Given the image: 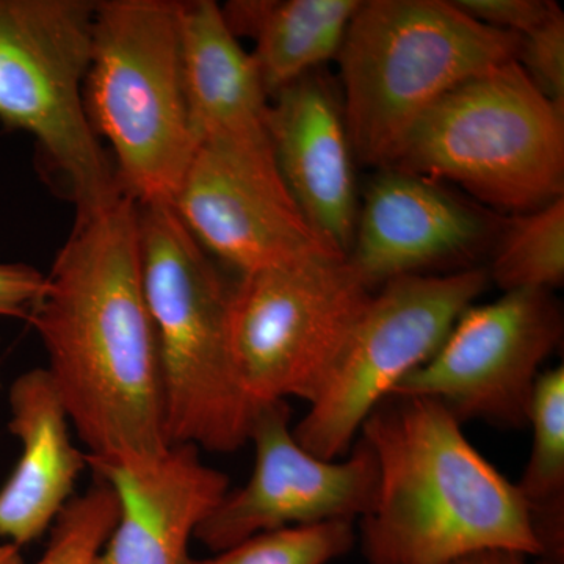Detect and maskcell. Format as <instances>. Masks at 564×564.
I'll return each instance as SVG.
<instances>
[{
    "mask_svg": "<svg viewBox=\"0 0 564 564\" xmlns=\"http://www.w3.org/2000/svg\"><path fill=\"white\" fill-rule=\"evenodd\" d=\"M563 326L552 292H507L497 302L473 304L433 358L391 395L440 400L459 423L480 419L525 429L541 367L562 343Z\"/></svg>",
    "mask_w": 564,
    "mask_h": 564,
    "instance_id": "30bf717a",
    "label": "cell"
},
{
    "mask_svg": "<svg viewBox=\"0 0 564 564\" xmlns=\"http://www.w3.org/2000/svg\"><path fill=\"white\" fill-rule=\"evenodd\" d=\"M440 400L389 395L361 426L378 463L372 508L359 519L367 564H447L508 549L540 555L529 507Z\"/></svg>",
    "mask_w": 564,
    "mask_h": 564,
    "instance_id": "7a4b0ae2",
    "label": "cell"
},
{
    "mask_svg": "<svg viewBox=\"0 0 564 564\" xmlns=\"http://www.w3.org/2000/svg\"><path fill=\"white\" fill-rule=\"evenodd\" d=\"M87 466L113 489L118 519L96 564H185L196 530L229 491V478L199 459V448L173 444L148 458Z\"/></svg>",
    "mask_w": 564,
    "mask_h": 564,
    "instance_id": "5bb4252c",
    "label": "cell"
},
{
    "mask_svg": "<svg viewBox=\"0 0 564 564\" xmlns=\"http://www.w3.org/2000/svg\"><path fill=\"white\" fill-rule=\"evenodd\" d=\"M489 280L507 292H554L564 281V196L499 228Z\"/></svg>",
    "mask_w": 564,
    "mask_h": 564,
    "instance_id": "ffe728a7",
    "label": "cell"
},
{
    "mask_svg": "<svg viewBox=\"0 0 564 564\" xmlns=\"http://www.w3.org/2000/svg\"><path fill=\"white\" fill-rule=\"evenodd\" d=\"M267 126L293 199L315 232L347 258L359 203L339 93L314 70L270 99Z\"/></svg>",
    "mask_w": 564,
    "mask_h": 564,
    "instance_id": "9a60e30c",
    "label": "cell"
},
{
    "mask_svg": "<svg viewBox=\"0 0 564 564\" xmlns=\"http://www.w3.org/2000/svg\"><path fill=\"white\" fill-rule=\"evenodd\" d=\"M46 289V276L24 263H0V317L29 321Z\"/></svg>",
    "mask_w": 564,
    "mask_h": 564,
    "instance_id": "d4e9b609",
    "label": "cell"
},
{
    "mask_svg": "<svg viewBox=\"0 0 564 564\" xmlns=\"http://www.w3.org/2000/svg\"><path fill=\"white\" fill-rule=\"evenodd\" d=\"M96 2L0 0V121L32 133L76 218L124 195L84 104Z\"/></svg>",
    "mask_w": 564,
    "mask_h": 564,
    "instance_id": "52a82bcc",
    "label": "cell"
},
{
    "mask_svg": "<svg viewBox=\"0 0 564 564\" xmlns=\"http://www.w3.org/2000/svg\"><path fill=\"white\" fill-rule=\"evenodd\" d=\"M388 169L455 182L494 209H540L564 193V113L508 62L434 104Z\"/></svg>",
    "mask_w": 564,
    "mask_h": 564,
    "instance_id": "8992f818",
    "label": "cell"
},
{
    "mask_svg": "<svg viewBox=\"0 0 564 564\" xmlns=\"http://www.w3.org/2000/svg\"><path fill=\"white\" fill-rule=\"evenodd\" d=\"M172 206L204 250L240 274L340 254L293 199L270 135L196 144Z\"/></svg>",
    "mask_w": 564,
    "mask_h": 564,
    "instance_id": "8fae6325",
    "label": "cell"
},
{
    "mask_svg": "<svg viewBox=\"0 0 564 564\" xmlns=\"http://www.w3.org/2000/svg\"><path fill=\"white\" fill-rule=\"evenodd\" d=\"M29 323L70 425L101 462L170 447L161 351L144 296L139 204L76 218Z\"/></svg>",
    "mask_w": 564,
    "mask_h": 564,
    "instance_id": "6da1fadb",
    "label": "cell"
},
{
    "mask_svg": "<svg viewBox=\"0 0 564 564\" xmlns=\"http://www.w3.org/2000/svg\"><path fill=\"white\" fill-rule=\"evenodd\" d=\"M372 295L340 254L240 274L229 302V350L251 402L313 403Z\"/></svg>",
    "mask_w": 564,
    "mask_h": 564,
    "instance_id": "ba28073f",
    "label": "cell"
},
{
    "mask_svg": "<svg viewBox=\"0 0 564 564\" xmlns=\"http://www.w3.org/2000/svg\"><path fill=\"white\" fill-rule=\"evenodd\" d=\"M0 564H24L21 547L11 543L0 544Z\"/></svg>",
    "mask_w": 564,
    "mask_h": 564,
    "instance_id": "4316f807",
    "label": "cell"
},
{
    "mask_svg": "<svg viewBox=\"0 0 564 564\" xmlns=\"http://www.w3.org/2000/svg\"><path fill=\"white\" fill-rule=\"evenodd\" d=\"M356 543L355 522L284 527L248 538L206 560L185 564H328Z\"/></svg>",
    "mask_w": 564,
    "mask_h": 564,
    "instance_id": "44dd1931",
    "label": "cell"
},
{
    "mask_svg": "<svg viewBox=\"0 0 564 564\" xmlns=\"http://www.w3.org/2000/svg\"><path fill=\"white\" fill-rule=\"evenodd\" d=\"M144 296L161 351L170 444L231 454L250 443L258 404L229 350L232 284L172 203L139 204Z\"/></svg>",
    "mask_w": 564,
    "mask_h": 564,
    "instance_id": "277c9868",
    "label": "cell"
},
{
    "mask_svg": "<svg viewBox=\"0 0 564 564\" xmlns=\"http://www.w3.org/2000/svg\"><path fill=\"white\" fill-rule=\"evenodd\" d=\"M488 282L486 270L464 269L397 278L377 289L293 430L296 443L333 462L347 454L375 408L433 358Z\"/></svg>",
    "mask_w": 564,
    "mask_h": 564,
    "instance_id": "9c48e42d",
    "label": "cell"
},
{
    "mask_svg": "<svg viewBox=\"0 0 564 564\" xmlns=\"http://www.w3.org/2000/svg\"><path fill=\"white\" fill-rule=\"evenodd\" d=\"M182 84L196 144L270 135V98L251 54L212 0L180 2Z\"/></svg>",
    "mask_w": 564,
    "mask_h": 564,
    "instance_id": "e0dca14e",
    "label": "cell"
},
{
    "mask_svg": "<svg viewBox=\"0 0 564 564\" xmlns=\"http://www.w3.org/2000/svg\"><path fill=\"white\" fill-rule=\"evenodd\" d=\"M9 400V429L21 441L22 454L0 489V536L22 547L54 524L87 455L70 440L68 413L46 369L20 375Z\"/></svg>",
    "mask_w": 564,
    "mask_h": 564,
    "instance_id": "2e32d148",
    "label": "cell"
},
{
    "mask_svg": "<svg viewBox=\"0 0 564 564\" xmlns=\"http://www.w3.org/2000/svg\"><path fill=\"white\" fill-rule=\"evenodd\" d=\"M250 441L256 451L250 481L228 491L196 530V540L210 551L218 554L284 527L355 522L372 508L378 463L362 437L345 462L318 458L296 443L288 400H276L259 404Z\"/></svg>",
    "mask_w": 564,
    "mask_h": 564,
    "instance_id": "7c38bea8",
    "label": "cell"
},
{
    "mask_svg": "<svg viewBox=\"0 0 564 564\" xmlns=\"http://www.w3.org/2000/svg\"><path fill=\"white\" fill-rule=\"evenodd\" d=\"M516 62L534 87L564 113V14L555 11L540 28L521 36Z\"/></svg>",
    "mask_w": 564,
    "mask_h": 564,
    "instance_id": "603a6c76",
    "label": "cell"
},
{
    "mask_svg": "<svg viewBox=\"0 0 564 564\" xmlns=\"http://www.w3.org/2000/svg\"><path fill=\"white\" fill-rule=\"evenodd\" d=\"M521 36L454 0H366L337 54L352 154L388 169L415 122L464 82L518 58Z\"/></svg>",
    "mask_w": 564,
    "mask_h": 564,
    "instance_id": "3957f363",
    "label": "cell"
},
{
    "mask_svg": "<svg viewBox=\"0 0 564 564\" xmlns=\"http://www.w3.org/2000/svg\"><path fill=\"white\" fill-rule=\"evenodd\" d=\"M362 0H234L221 7L234 35L254 40L263 88L278 91L337 58Z\"/></svg>",
    "mask_w": 564,
    "mask_h": 564,
    "instance_id": "ac0fdd59",
    "label": "cell"
},
{
    "mask_svg": "<svg viewBox=\"0 0 564 564\" xmlns=\"http://www.w3.org/2000/svg\"><path fill=\"white\" fill-rule=\"evenodd\" d=\"M447 564H530V556L508 549H486L474 554L459 556Z\"/></svg>",
    "mask_w": 564,
    "mask_h": 564,
    "instance_id": "484cf974",
    "label": "cell"
},
{
    "mask_svg": "<svg viewBox=\"0 0 564 564\" xmlns=\"http://www.w3.org/2000/svg\"><path fill=\"white\" fill-rule=\"evenodd\" d=\"M532 454L516 484L529 507L538 562L564 564V367L541 372L530 404Z\"/></svg>",
    "mask_w": 564,
    "mask_h": 564,
    "instance_id": "d6986e66",
    "label": "cell"
},
{
    "mask_svg": "<svg viewBox=\"0 0 564 564\" xmlns=\"http://www.w3.org/2000/svg\"><path fill=\"white\" fill-rule=\"evenodd\" d=\"M492 218L440 182L381 169L359 204L347 259L370 291L462 263L497 237Z\"/></svg>",
    "mask_w": 564,
    "mask_h": 564,
    "instance_id": "4fadbf2b",
    "label": "cell"
},
{
    "mask_svg": "<svg viewBox=\"0 0 564 564\" xmlns=\"http://www.w3.org/2000/svg\"><path fill=\"white\" fill-rule=\"evenodd\" d=\"M454 3L473 20L519 36L540 28L560 9L551 0H454Z\"/></svg>",
    "mask_w": 564,
    "mask_h": 564,
    "instance_id": "cb8c5ba5",
    "label": "cell"
},
{
    "mask_svg": "<svg viewBox=\"0 0 564 564\" xmlns=\"http://www.w3.org/2000/svg\"><path fill=\"white\" fill-rule=\"evenodd\" d=\"M84 104L93 131L113 150L122 192L137 204L172 203L195 152L180 2H96Z\"/></svg>",
    "mask_w": 564,
    "mask_h": 564,
    "instance_id": "5b68a950",
    "label": "cell"
},
{
    "mask_svg": "<svg viewBox=\"0 0 564 564\" xmlns=\"http://www.w3.org/2000/svg\"><path fill=\"white\" fill-rule=\"evenodd\" d=\"M118 500L106 481L73 497L52 524L50 544L35 564H96L117 524Z\"/></svg>",
    "mask_w": 564,
    "mask_h": 564,
    "instance_id": "7402d4cb",
    "label": "cell"
}]
</instances>
